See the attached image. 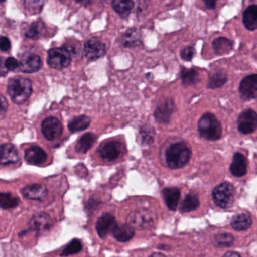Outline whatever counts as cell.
<instances>
[{
  "mask_svg": "<svg viewBox=\"0 0 257 257\" xmlns=\"http://www.w3.org/2000/svg\"><path fill=\"white\" fill-rule=\"evenodd\" d=\"M243 23L249 31L257 29V5H251L243 12Z\"/></svg>",
  "mask_w": 257,
  "mask_h": 257,
  "instance_id": "cell-23",
  "label": "cell"
},
{
  "mask_svg": "<svg viewBox=\"0 0 257 257\" xmlns=\"http://www.w3.org/2000/svg\"><path fill=\"white\" fill-rule=\"evenodd\" d=\"M222 257H241L238 253L235 252H228Z\"/></svg>",
  "mask_w": 257,
  "mask_h": 257,
  "instance_id": "cell-43",
  "label": "cell"
},
{
  "mask_svg": "<svg viewBox=\"0 0 257 257\" xmlns=\"http://www.w3.org/2000/svg\"><path fill=\"white\" fill-rule=\"evenodd\" d=\"M32 83L27 78H13L9 82L8 94L12 100L17 104H22L28 100L32 94Z\"/></svg>",
  "mask_w": 257,
  "mask_h": 257,
  "instance_id": "cell-3",
  "label": "cell"
},
{
  "mask_svg": "<svg viewBox=\"0 0 257 257\" xmlns=\"http://www.w3.org/2000/svg\"><path fill=\"white\" fill-rule=\"evenodd\" d=\"M0 48L3 52H7L11 48L10 40L7 37H2L0 39Z\"/></svg>",
  "mask_w": 257,
  "mask_h": 257,
  "instance_id": "cell-40",
  "label": "cell"
},
{
  "mask_svg": "<svg viewBox=\"0 0 257 257\" xmlns=\"http://www.w3.org/2000/svg\"><path fill=\"white\" fill-rule=\"evenodd\" d=\"M213 198L215 204L221 208H229L234 201L235 189L229 183H222L213 190Z\"/></svg>",
  "mask_w": 257,
  "mask_h": 257,
  "instance_id": "cell-4",
  "label": "cell"
},
{
  "mask_svg": "<svg viewBox=\"0 0 257 257\" xmlns=\"http://www.w3.org/2000/svg\"><path fill=\"white\" fill-rule=\"evenodd\" d=\"M122 152V147L119 142L109 141L100 146L98 150L99 155L103 160L113 162L116 160Z\"/></svg>",
  "mask_w": 257,
  "mask_h": 257,
  "instance_id": "cell-13",
  "label": "cell"
},
{
  "mask_svg": "<svg viewBox=\"0 0 257 257\" xmlns=\"http://www.w3.org/2000/svg\"><path fill=\"white\" fill-rule=\"evenodd\" d=\"M82 249V243L78 239H73L64 248V250L61 252V256H69V255H74L78 253Z\"/></svg>",
  "mask_w": 257,
  "mask_h": 257,
  "instance_id": "cell-36",
  "label": "cell"
},
{
  "mask_svg": "<svg viewBox=\"0 0 257 257\" xmlns=\"http://www.w3.org/2000/svg\"><path fill=\"white\" fill-rule=\"evenodd\" d=\"M113 10L121 16H128L134 7L132 1H120L115 0L112 4Z\"/></svg>",
  "mask_w": 257,
  "mask_h": 257,
  "instance_id": "cell-33",
  "label": "cell"
},
{
  "mask_svg": "<svg viewBox=\"0 0 257 257\" xmlns=\"http://www.w3.org/2000/svg\"><path fill=\"white\" fill-rule=\"evenodd\" d=\"M71 55L65 48H53L48 52V64L55 70H61L70 65Z\"/></svg>",
  "mask_w": 257,
  "mask_h": 257,
  "instance_id": "cell-5",
  "label": "cell"
},
{
  "mask_svg": "<svg viewBox=\"0 0 257 257\" xmlns=\"http://www.w3.org/2000/svg\"><path fill=\"white\" fill-rule=\"evenodd\" d=\"M149 257H166L164 254L161 253V252H154V253L151 254Z\"/></svg>",
  "mask_w": 257,
  "mask_h": 257,
  "instance_id": "cell-44",
  "label": "cell"
},
{
  "mask_svg": "<svg viewBox=\"0 0 257 257\" xmlns=\"http://www.w3.org/2000/svg\"><path fill=\"white\" fill-rule=\"evenodd\" d=\"M64 48H65L70 52V55H76V54H78V52H79L80 46L76 43H69L66 44Z\"/></svg>",
  "mask_w": 257,
  "mask_h": 257,
  "instance_id": "cell-39",
  "label": "cell"
},
{
  "mask_svg": "<svg viewBox=\"0 0 257 257\" xmlns=\"http://www.w3.org/2000/svg\"><path fill=\"white\" fill-rule=\"evenodd\" d=\"M84 52L88 60L95 61L105 55L106 46L98 39H90L85 43Z\"/></svg>",
  "mask_w": 257,
  "mask_h": 257,
  "instance_id": "cell-11",
  "label": "cell"
},
{
  "mask_svg": "<svg viewBox=\"0 0 257 257\" xmlns=\"http://www.w3.org/2000/svg\"><path fill=\"white\" fill-rule=\"evenodd\" d=\"M127 222L137 229H147L154 225L155 218L148 210H138L133 212L127 218Z\"/></svg>",
  "mask_w": 257,
  "mask_h": 257,
  "instance_id": "cell-6",
  "label": "cell"
},
{
  "mask_svg": "<svg viewBox=\"0 0 257 257\" xmlns=\"http://www.w3.org/2000/svg\"><path fill=\"white\" fill-rule=\"evenodd\" d=\"M227 81H228V76L226 73L222 70H217L210 73L207 81V87L211 89H216L223 86Z\"/></svg>",
  "mask_w": 257,
  "mask_h": 257,
  "instance_id": "cell-25",
  "label": "cell"
},
{
  "mask_svg": "<svg viewBox=\"0 0 257 257\" xmlns=\"http://www.w3.org/2000/svg\"><path fill=\"white\" fill-rule=\"evenodd\" d=\"M155 136H156V132L154 128L150 126H144L140 131V138L144 145L153 144Z\"/></svg>",
  "mask_w": 257,
  "mask_h": 257,
  "instance_id": "cell-35",
  "label": "cell"
},
{
  "mask_svg": "<svg viewBox=\"0 0 257 257\" xmlns=\"http://www.w3.org/2000/svg\"><path fill=\"white\" fill-rule=\"evenodd\" d=\"M252 218L246 213L234 215L231 221V226L236 231H246L252 225Z\"/></svg>",
  "mask_w": 257,
  "mask_h": 257,
  "instance_id": "cell-22",
  "label": "cell"
},
{
  "mask_svg": "<svg viewBox=\"0 0 257 257\" xmlns=\"http://www.w3.org/2000/svg\"><path fill=\"white\" fill-rule=\"evenodd\" d=\"M216 3L215 1H205L204 4L208 10H214Z\"/></svg>",
  "mask_w": 257,
  "mask_h": 257,
  "instance_id": "cell-42",
  "label": "cell"
},
{
  "mask_svg": "<svg viewBox=\"0 0 257 257\" xmlns=\"http://www.w3.org/2000/svg\"><path fill=\"white\" fill-rule=\"evenodd\" d=\"M182 84L183 86L188 87L195 85L199 82V75L194 69H182L180 72Z\"/></svg>",
  "mask_w": 257,
  "mask_h": 257,
  "instance_id": "cell-27",
  "label": "cell"
},
{
  "mask_svg": "<svg viewBox=\"0 0 257 257\" xmlns=\"http://www.w3.org/2000/svg\"><path fill=\"white\" fill-rule=\"evenodd\" d=\"M237 128L240 133L249 135L257 128V113L251 109H245L237 118Z\"/></svg>",
  "mask_w": 257,
  "mask_h": 257,
  "instance_id": "cell-7",
  "label": "cell"
},
{
  "mask_svg": "<svg viewBox=\"0 0 257 257\" xmlns=\"http://www.w3.org/2000/svg\"><path fill=\"white\" fill-rule=\"evenodd\" d=\"M41 67V58L36 54L27 52L21 55L19 58V69L24 73H36L39 71Z\"/></svg>",
  "mask_w": 257,
  "mask_h": 257,
  "instance_id": "cell-9",
  "label": "cell"
},
{
  "mask_svg": "<svg viewBox=\"0 0 257 257\" xmlns=\"http://www.w3.org/2000/svg\"><path fill=\"white\" fill-rule=\"evenodd\" d=\"M175 103L172 99H167L161 103L155 111V118L161 124H168L171 121V115L175 111Z\"/></svg>",
  "mask_w": 257,
  "mask_h": 257,
  "instance_id": "cell-12",
  "label": "cell"
},
{
  "mask_svg": "<svg viewBox=\"0 0 257 257\" xmlns=\"http://www.w3.org/2000/svg\"><path fill=\"white\" fill-rule=\"evenodd\" d=\"M135 228L128 224H116L112 234L118 241L125 243L133 238L135 236Z\"/></svg>",
  "mask_w": 257,
  "mask_h": 257,
  "instance_id": "cell-20",
  "label": "cell"
},
{
  "mask_svg": "<svg viewBox=\"0 0 257 257\" xmlns=\"http://www.w3.org/2000/svg\"><path fill=\"white\" fill-rule=\"evenodd\" d=\"M234 241V236L229 233H219L213 238L214 244L219 247H228L233 245Z\"/></svg>",
  "mask_w": 257,
  "mask_h": 257,
  "instance_id": "cell-34",
  "label": "cell"
},
{
  "mask_svg": "<svg viewBox=\"0 0 257 257\" xmlns=\"http://www.w3.org/2000/svg\"><path fill=\"white\" fill-rule=\"evenodd\" d=\"M96 141V135L93 133H87L81 137L76 146V151L80 153H86L92 147Z\"/></svg>",
  "mask_w": 257,
  "mask_h": 257,
  "instance_id": "cell-28",
  "label": "cell"
},
{
  "mask_svg": "<svg viewBox=\"0 0 257 257\" xmlns=\"http://www.w3.org/2000/svg\"><path fill=\"white\" fill-rule=\"evenodd\" d=\"M45 31H46V27H45L44 24L40 22H34L25 31V34L28 38L37 40V39L43 37Z\"/></svg>",
  "mask_w": 257,
  "mask_h": 257,
  "instance_id": "cell-30",
  "label": "cell"
},
{
  "mask_svg": "<svg viewBox=\"0 0 257 257\" xmlns=\"http://www.w3.org/2000/svg\"><path fill=\"white\" fill-rule=\"evenodd\" d=\"M213 48L217 55H226L232 51L233 42L225 37H219L213 42Z\"/></svg>",
  "mask_w": 257,
  "mask_h": 257,
  "instance_id": "cell-26",
  "label": "cell"
},
{
  "mask_svg": "<svg viewBox=\"0 0 257 257\" xmlns=\"http://www.w3.org/2000/svg\"><path fill=\"white\" fill-rule=\"evenodd\" d=\"M230 171L234 177H240L244 176L247 171L246 158L241 153H234L230 166Z\"/></svg>",
  "mask_w": 257,
  "mask_h": 257,
  "instance_id": "cell-19",
  "label": "cell"
},
{
  "mask_svg": "<svg viewBox=\"0 0 257 257\" xmlns=\"http://www.w3.org/2000/svg\"><path fill=\"white\" fill-rule=\"evenodd\" d=\"M22 194L25 198L34 201H42L46 198L48 190L44 186L40 184H31L22 189Z\"/></svg>",
  "mask_w": 257,
  "mask_h": 257,
  "instance_id": "cell-16",
  "label": "cell"
},
{
  "mask_svg": "<svg viewBox=\"0 0 257 257\" xmlns=\"http://www.w3.org/2000/svg\"><path fill=\"white\" fill-rule=\"evenodd\" d=\"M52 225V219L49 215L45 213H39L33 216L28 224L30 231H35L37 232L47 231Z\"/></svg>",
  "mask_w": 257,
  "mask_h": 257,
  "instance_id": "cell-15",
  "label": "cell"
},
{
  "mask_svg": "<svg viewBox=\"0 0 257 257\" xmlns=\"http://www.w3.org/2000/svg\"><path fill=\"white\" fill-rule=\"evenodd\" d=\"M4 64H5L6 69L10 71H13L19 67V63L18 62L16 58H13V57L7 58L4 61Z\"/></svg>",
  "mask_w": 257,
  "mask_h": 257,
  "instance_id": "cell-38",
  "label": "cell"
},
{
  "mask_svg": "<svg viewBox=\"0 0 257 257\" xmlns=\"http://www.w3.org/2000/svg\"><path fill=\"white\" fill-rule=\"evenodd\" d=\"M7 107H8V103L6 100L5 97L4 96H1V118H4L5 116L6 112L7 111Z\"/></svg>",
  "mask_w": 257,
  "mask_h": 257,
  "instance_id": "cell-41",
  "label": "cell"
},
{
  "mask_svg": "<svg viewBox=\"0 0 257 257\" xmlns=\"http://www.w3.org/2000/svg\"><path fill=\"white\" fill-rule=\"evenodd\" d=\"M20 154L16 147L11 144H4L1 146V165H7L19 162Z\"/></svg>",
  "mask_w": 257,
  "mask_h": 257,
  "instance_id": "cell-17",
  "label": "cell"
},
{
  "mask_svg": "<svg viewBox=\"0 0 257 257\" xmlns=\"http://www.w3.org/2000/svg\"><path fill=\"white\" fill-rule=\"evenodd\" d=\"M164 200L167 207L171 210H176L180 198V191L178 188H166L162 192Z\"/></svg>",
  "mask_w": 257,
  "mask_h": 257,
  "instance_id": "cell-21",
  "label": "cell"
},
{
  "mask_svg": "<svg viewBox=\"0 0 257 257\" xmlns=\"http://www.w3.org/2000/svg\"><path fill=\"white\" fill-rule=\"evenodd\" d=\"M194 55H195V49H194V48L190 47V46L185 48L180 52V56H181L182 59L186 61H192V58H194Z\"/></svg>",
  "mask_w": 257,
  "mask_h": 257,
  "instance_id": "cell-37",
  "label": "cell"
},
{
  "mask_svg": "<svg viewBox=\"0 0 257 257\" xmlns=\"http://www.w3.org/2000/svg\"><path fill=\"white\" fill-rule=\"evenodd\" d=\"M116 225L115 218L110 213H104L97 219L96 230L101 238H106L108 234L113 231Z\"/></svg>",
  "mask_w": 257,
  "mask_h": 257,
  "instance_id": "cell-14",
  "label": "cell"
},
{
  "mask_svg": "<svg viewBox=\"0 0 257 257\" xmlns=\"http://www.w3.org/2000/svg\"><path fill=\"white\" fill-rule=\"evenodd\" d=\"M121 43L124 47L132 48L139 46L141 43L139 31L136 29H130L126 31L121 37Z\"/></svg>",
  "mask_w": 257,
  "mask_h": 257,
  "instance_id": "cell-24",
  "label": "cell"
},
{
  "mask_svg": "<svg viewBox=\"0 0 257 257\" xmlns=\"http://www.w3.org/2000/svg\"><path fill=\"white\" fill-rule=\"evenodd\" d=\"M191 156L192 151L187 144L184 142H177L168 147L165 153V160L171 169H180L189 163Z\"/></svg>",
  "mask_w": 257,
  "mask_h": 257,
  "instance_id": "cell-1",
  "label": "cell"
},
{
  "mask_svg": "<svg viewBox=\"0 0 257 257\" xmlns=\"http://www.w3.org/2000/svg\"><path fill=\"white\" fill-rule=\"evenodd\" d=\"M200 201L196 195L189 194L182 202L180 210L183 213H189L196 210L199 207Z\"/></svg>",
  "mask_w": 257,
  "mask_h": 257,
  "instance_id": "cell-31",
  "label": "cell"
},
{
  "mask_svg": "<svg viewBox=\"0 0 257 257\" xmlns=\"http://www.w3.org/2000/svg\"><path fill=\"white\" fill-rule=\"evenodd\" d=\"M41 126L43 135L49 141L58 139L62 135V125L56 118L48 117L45 118Z\"/></svg>",
  "mask_w": 257,
  "mask_h": 257,
  "instance_id": "cell-10",
  "label": "cell"
},
{
  "mask_svg": "<svg viewBox=\"0 0 257 257\" xmlns=\"http://www.w3.org/2000/svg\"><path fill=\"white\" fill-rule=\"evenodd\" d=\"M19 198L9 192H3L0 195V206L4 210L15 208L19 204Z\"/></svg>",
  "mask_w": 257,
  "mask_h": 257,
  "instance_id": "cell-32",
  "label": "cell"
},
{
  "mask_svg": "<svg viewBox=\"0 0 257 257\" xmlns=\"http://www.w3.org/2000/svg\"><path fill=\"white\" fill-rule=\"evenodd\" d=\"M239 92L243 100L257 99V74L243 78L239 85Z\"/></svg>",
  "mask_w": 257,
  "mask_h": 257,
  "instance_id": "cell-8",
  "label": "cell"
},
{
  "mask_svg": "<svg viewBox=\"0 0 257 257\" xmlns=\"http://www.w3.org/2000/svg\"><path fill=\"white\" fill-rule=\"evenodd\" d=\"M200 136L207 141H217L222 136V125L216 117L210 112L201 115L198 121Z\"/></svg>",
  "mask_w": 257,
  "mask_h": 257,
  "instance_id": "cell-2",
  "label": "cell"
},
{
  "mask_svg": "<svg viewBox=\"0 0 257 257\" xmlns=\"http://www.w3.org/2000/svg\"><path fill=\"white\" fill-rule=\"evenodd\" d=\"M25 158L28 163L34 165H40L46 162L47 154L38 146H32L25 151Z\"/></svg>",
  "mask_w": 257,
  "mask_h": 257,
  "instance_id": "cell-18",
  "label": "cell"
},
{
  "mask_svg": "<svg viewBox=\"0 0 257 257\" xmlns=\"http://www.w3.org/2000/svg\"><path fill=\"white\" fill-rule=\"evenodd\" d=\"M91 123V118L86 115H80V116L76 117L73 118L68 124V128L70 132L75 133V132H81L88 128Z\"/></svg>",
  "mask_w": 257,
  "mask_h": 257,
  "instance_id": "cell-29",
  "label": "cell"
}]
</instances>
